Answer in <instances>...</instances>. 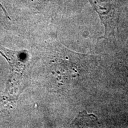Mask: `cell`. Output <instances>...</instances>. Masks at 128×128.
<instances>
[{
	"label": "cell",
	"instance_id": "6da1fadb",
	"mask_svg": "<svg viewBox=\"0 0 128 128\" xmlns=\"http://www.w3.org/2000/svg\"><path fill=\"white\" fill-rule=\"evenodd\" d=\"M100 16L105 27L104 38L114 34L118 21V8L115 0H88Z\"/></svg>",
	"mask_w": 128,
	"mask_h": 128
}]
</instances>
